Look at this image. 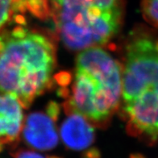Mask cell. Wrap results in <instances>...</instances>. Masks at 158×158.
Instances as JSON below:
<instances>
[{
	"label": "cell",
	"instance_id": "cell-1",
	"mask_svg": "<svg viewBox=\"0 0 158 158\" xmlns=\"http://www.w3.org/2000/svg\"><path fill=\"white\" fill-rule=\"evenodd\" d=\"M120 114L127 133L158 143V36L137 27L125 44Z\"/></svg>",
	"mask_w": 158,
	"mask_h": 158
},
{
	"label": "cell",
	"instance_id": "cell-2",
	"mask_svg": "<svg viewBox=\"0 0 158 158\" xmlns=\"http://www.w3.org/2000/svg\"><path fill=\"white\" fill-rule=\"evenodd\" d=\"M23 23L0 33V92L27 109L52 84L56 48L51 35Z\"/></svg>",
	"mask_w": 158,
	"mask_h": 158
},
{
	"label": "cell",
	"instance_id": "cell-3",
	"mask_svg": "<svg viewBox=\"0 0 158 158\" xmlns=\"http://www.w3.org/2000/svg\"><path fill=\"white\" fill-rule=\"evenodd\" d=\"M122 87L123 68L112 55L101 47L82 50L77 56L70 89H60L66 98L64 111L105 127L120 106Z\"/></svg>",
	"mask_w": 158,
	"mask_h": 158
},
{
	"label": "cell",
	"instance_id": "cell-4",
	"mask_svg": "<svg viewBox=\"0 0 158 158\" xmlns=\"http://www.w3.org/2000/svg\"><path fill=\"white\" fill-rule=\"evenodd\" d=\"M123 13V0H47V18L73 51L107 44L120 29Z\"/></svg>",
	"mask_w": 158,
	"mask_h": 158
},
{
	"label": "cell",
	"instance_id": "cell-5",
	"mask_svg": "<svg viewBox=\"0 0 158 158\" xmlns=\"http://www.w3.org/2000/svg\"><path fill=\"white\" fill-rule=\"evenodd\" d=\"M60 114V106L50 102L45 111L31 113L23 125V137L31 148L40 151L54 148L58 143L56 121Z\"/></svg>",
	"mask_w": 158,
	"mask_h": 158
},
{
	"label": "cell",
	"instance_id": "cell-6",
	"mask_svg": "<svg viewBox=\"0 0 158 158\" xmlns=\"http://www.w3.org/2000/svg\"><path fill=\"white\" fill-rule=\"evenodd\" d=\"M22 107L15 98L0 92V152L19 141L23 125Z\"/></svg>",
	"mask_w": 158,
	"mask_h": 158
},
{
	"label": "cell",
	"instance_id": "cell-7",
	"mask_svg": "<svg viewBox=\"0 0 158 158\" xmlns=\"http://www.w3.org/2000/svg\"><path fill=\"white\" fill-rule=\"evenodd\" d=\"M60 134L66 148L74 151L86 149L95 139L94 125L77 113L68 114L60 126Z\"/></svg>",
	"mask_w": 158,
	"mask_h": 158
},
{
	"label": "cell",
	"instance_id": "cell-8",
	"mask_svg": "<svg viewBox=\"0 0 158 158\" xmlns=\"http://www.w3.org/2000/svg\"><path fill=\"white\" fill-rule=\"evenodd\" d=\"M26 10L25 0H0V33L11 23L24 22L19 14Z\"/></svg>",
	"mask_w": 158,
	"mask_h": 158
},
{
	"label": "cell",
	"instance_id": "cell-9",
	"mask_svg": "<svg viewBox=\"0 0 158 158\" xmlns=\"http://www.w3.org/2000/svg\"><path fill=\"white\" fill-rule=\"evenodd\" d=\"M141 10L144 19L158 30V0H143Z\"/></svg>",
	"mask_w": 158,
	"mask_h": 158
},
{
	"label": "cell",
	"instance_id": "cell-10",
	"mask_svg": "<svg viewBox=\"0 0 158 158\" xmlns=\"http://www.w3.org/2000/svg\"><path fill=\"white\" fill-rule=\"evenodd\" d=\"M11 155L14 158H60L56 156H44L36 152L26 149L17 150L15 152H12Z\"/></svg>",
	"mask_w": 158,
	"mask_h": 158
}]
</instances>
